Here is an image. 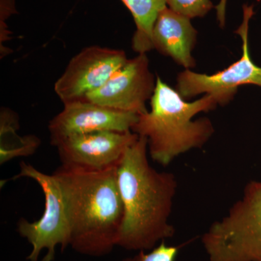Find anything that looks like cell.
Listing matches in <instances>:
<instances>
[{"mask_svg": "<svg viewBox=\"0 0 261 261\" xmlns=\"http://www.w3.org/2000/svg\"><path fill=\"white\" fill-rule=\"evenodd\" d=\"M148 154L147 139L139 137L117 166L123 206L117 246L126 250L149 251L175 234L170 217L177 180L172 173L154 169Z\"/></svg>", "mask_w": 261, "mask_h": 261, "instance_id": "6da1fadb", "label": "cell"}, {"mask_svg": "<svg viewBox=\"0 0 261 261\" xmlns=\"http://www.w3.org/2000/svg\"><path fill=\"white\" fill-rule=\"evenodd\" d=\"M53 173L63 193L70 246L88 256L109 254L117 246L123 216L117 166L88 171L61 166Z\"/></svg>", "mask_w": 261, "mask_h": 261, "instance_id": "7a4b0ae2", "label": "cell"}, {"mask_svg": "<svg viewBox=\"0 0 261 261\" xmlns=\"http://www.w3.org/2000/svg\"><path fill=\"white\" fill-rule=\"evenodd\" d=\"M150 110L139 115L132 132L147 139L152 161L163 166L171 164L178 156L201 148L214 135L209 118L194 120L196 115L213 111L218 103L213 96L187 102L176 89L171 88L158 75Z\"/></svg>", "mask_w": 261, "mask_h": 261, "instance_id": "3957f363", "label": "cell"}, {"mask_svg": "<svg viewBox=\"0 0 261 261\" xmlns=\"http://www.w3.org/2000/svg\"><path fill=\"white\" fill-rule=\"evenodd\" d=\"M209 261H261V181H250L242 198L201 238Z\"/></svg>", "mask_w": 261, "mask_h": 261, "instance_id": "277c9868", "label": "cell"}, {"mask_svg": "<svg viewBox=\"0 0 261 261\" xmlns=\"http://www.w3.org/2000/svg\"><path fill=\"white\" fill-rule=\"evenodd\" d=\"M22 177L37 182L44 195V210L40 219L34 222L23 218L18 221L19 234L32 246L27 260L38 261L41 252L46 249L47 254L42 261H53L57 247L61 246L64 250L70 246L69 226L61 185L54 173H43L24 161L13 179Z\"/></svg>", "mask_w": 261, "mask_h": 261, "instance_id": "5b68a950", "label": "cell"}, {"mask_svg": "<svg viewBox=\"0 0 261 261\" xmlns=\"http://www.w3.org/2000/svg\"><path fill=\"white\" fill-rule=\"evenodd\" d=\"M254 5H243V18L235 34L241 38L243 54L228 68L207 75L185 69L178 73L176 89L185 99L210 94L218 106L228 104L236 95L239 87L251 84L261 87V67L252 61L249 46V25L254 15Z\"/></svg>", "mask_w": 261, "mask_h": 261, "instance_id": "8992f818", "label": "cell"}, {"mask_svg": "<svg viewBox=\"0 0 261 261\" xmlns=\"http://www.w3.org/2000/svg\"><path fill=\"white\" fill-rule=\"evenodd\" d=\"M128 61L121 49L90 46L70 60L55 84V92L63 104L84 100L102 87Z\"/></svg>", "mask_w": 261, "mask_h": 261, "instance_id": "52a82bcc", "label": "cell"}, {"mask_svg": "<svg viewBox=\"0 0 261 261\" xmlns=\"http://www.w3.org/2000/svg\"><path fill=\"white\" fill-rule=\"evenodd\" d=\"M147 53L128 59L106 83L88 94L84 100L116 111L141 115L147 113L156 87Z\"/></svg>", "mask_w": 261, "mask_h": 261, "instance_id": "ba28073f", "label": "cell"}, {"mask_svg": "<svg viewBox=\"0 0 261 261\" xmlns=\"http://www.w3.org/2000/svg\"><path fill=\"white\" fill-rule=\"evenodd\" d=\"M132 130H101L65 137L55 145L65 167L103 171L116 167L125 151L138 138Z\"/></svg>", "mask_w": 261, "mask_h": 261, "instance_id": "9c48e42d", "label": "cell"}, {"mask_svg": "<svg viewBox=\"0 0 261 261\" xmlns=\"http://www.w3.org/2000/svg\"><path fill=\"white\" fill-rule=\"evenodd\" d=\"M138 117L135 113L116 111L87 100L67 103L49 121L51 144L55 146L65 137L90 132H129Z\"/></svg>", "mask_w": 261, "mask_h": 261, "instance_id": "30bf717a", "label": "cell"}, {"mask_svg": "<svg viewBox=\"0 0 261 261\" xmlns=\"http://www.w3.org/2000/svg\"><path fill=\"white\" fill-rule=\"evenodd\" d=\"M197 37L191 19L166 7L160 12L154 23L152 44L160 53L170 57L185 69L191 70L196 65L192 53Z\"/></svg>", "mask_w": 261, "mask_h": 261, "instance_id": "8fae6325", "label": "cell"}, {"mask_svg": "<svg viewBox=\"0 0 261 261\" xmlns=\"http://www.w3.org/2000/svg\"><path fill=\"white\" fill-rule=\"evenodd\" d=\"M129 10L136 24L132 49L138 53L153 49L152 31L160 12L167 7L166 0H121Z\"/></svg>", "mask_w": 261, "mask_h": 261, "instance_id": "7c38bea8", "label": "cell"}, {"mask_svg": "<svg viewBox=\"0 0 261 261\" xmlns=\"http://www.w3.org/2000/svg\"><path fill=\"white\" fill-rule=\"evenodd\" d=\"M170 9L187 18H203L213 8L211 0H166Z\"/></svg>", "mask_w": 261, "mask_h": 261, "instance_id": "4fadbf2b", "label": "cell"}, {"mask_svg": "<svg viewBox=\"0 0 261 261\" xmlns=\"http://www.w3.org/2000/svg\"><path fill=\"white\" fill-rule=\"evenodd\" d=\"M179 250L180 246L168 245L162 242L152 250L138 252L135 256L127 257L123 261H176Z\"/></svg>", "mask_w": 261, "mask_h": 261, "instance_id": "5bb4252c", "label": "cell"}, {"mask_svg": "<svg viewBox=\"0 0 261 261\" xmlns=\"http://www.w3.org/2000/svg\"><path fill=\"white\" fill-rule=\"evenodd\" d=\"M20 144L10 149H0V163L1 164L19 157L28 156L35 152L39 145V140L34 136H29L19 140Z\"/></svg>", "mask_w": 261, "mask_h": 261, "instance_id": "9a60e30c", "label": "cell"}, {"mask_svg": "<svg viewBox=\"0 0 261 261\" xmlns=\"http://www.w3.org/2000/svg\"><path fill=\"white\" fill-rule=\"evenodd\" d=\"M227 0H220L219 4L216 5V17L219 22V27L224 28L226 25V10Z\"/></svg>", "mask_w": 261, "mask_h": 261, "instance_id": "2e32d148", "label": "cell"}]
</instances>
